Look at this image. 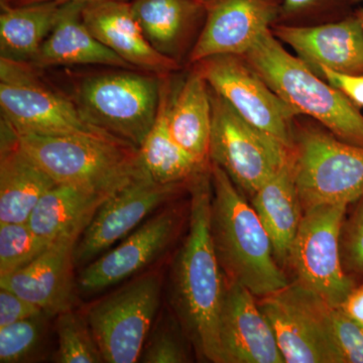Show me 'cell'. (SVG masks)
<instances>
[{"instance_id":"cell-1","label":"cell","mask_w":363,"mask_h":363,"mask_svg":"<svg viewBox=\"0 0 363 363\" xmlns=\"http://www.w3.org/2000/svg\"><path fill=\"white\" fill-rule=\"evenodd\" d=\"M190 192L189 231L172 267L169 304L198 358L221 363L218 322L226 279L210 233V167L190 181Z\"/></svg>"},{"instance_id":"cell-2","label":"cell","mask_w":363,"mask_h":363,"mask_svg":"<svg viewBox=\"0 0 363 363\" xmlns=\"http://www.w3.org/2000/svg\"><path fill=\"white\" fill-rule=\"evenodd\" d=\"M210 233L227 283L240 284L257 298L290 284L272 252L259 215L223 169L211 164Z\"/></svg>"},{"instance_id":"cell-3","label":"cell","mask_w":363,"mask_h":363,"mask_svg":"<svg viewBox=\"0 0 363 363\" xmlns=\"http://www.w3.org/2000/svg\"><path fill=\"white\" fill-rule=\"evenodd\" d=\"M241 57L298 116H311L336 138L363 147V116L355 104L286 51L271 30Z\"/></svg>"},{"instance_id":"cell-4","label":"cell","mask_w":363,"mask_h":363,"mask_svg":"<svg viewBox=\"0 0 363 363\" xmlns=\"http://www.w3.org/2000/svg\"><path fill=\"white\" fill-rule=\"evenodd\" d=\"M16 135L21 149L58 184L111 197L145 172L138 150L118 138Z\"/></svg>"},{"instance_id":"cell-5","label":"cell","mask_w":363,"mask_h":363,"mask_svg":"<svg viewBox=\"0 0 363 363\" xmlns=\"http://www.w3.org/2000/svg\"><path fill=\"white\" fill-rule=\"evenodd\" d=\"M293 166L303 211L350 205L363 195V147L343 142L326 128L295 130Z\"/></svg>"},{"instance_id":"cell-6","label":"cell","mask_w":363,"mask_h":363,"mask_svg":"<svg viewBox=\"0 0 363 363\" xmlns=\"http://www.w3.org/2000/svg\"><path fill=\"white\" fill-rule=\"evenodd\" d=\"M212 130L209 161L225 171L250 199L292 160L293 150L255 128L210 88Z\"/></svg>"},{"instance_id":"cell-7","label":"cell","mask_w":363,"mask_h":363,"mask_svg":"<svg viewBox=\"0 0 363 363\" xmlns=\"http://www.w3.org/2000/svg\"><path fill=\"white\" fill-rule=\"evenodd\" d=\"M161 83L135 72L101 74L81 83L76 104L91 123L138 149L156 121Z\"/></svg>"},{"instance_id":"cell-8","label":"cell","mask_w":363,"mask_h":363,"mask_svg":"<svg viewBox=\"0 0 363 363\" xmlns=\"http://www.w3.org/2000/svg\"><path fill=\"white\" fill-rule=\"evenodd\" d=\"M26 64L0 60L2 119L14 133L42 136L116 138L91 123L77 104L40 84Z\"/></svg>"},{"instance_id":"cell-9","label":"cell","mask_w":363,"mask_h":363,"mask_svg":"<svg viewBox=\"0 0 363 363\" xmlns=\"http://www.w3.org/2000/svg\"><path fill=\"white\" fill-rule=\"evenodd\" d=\"M161 295V276L149 272L91 306L86 318L104 362L140 360Z\"/></svg>"},{"instance_id":"cell-10","label":"cell","mask_w":363,"mask_h":363,"mask_svg":"<svg viewBox=\"0 0 363 363\" xmlns=\"http://www.w3.org/2000/svg\"><path fill=\"white\" fill-rule=\"evenodd\" d=\"M347 207L321 205L304 211L289 262L296 281L335 308L355 286L341 262L340 234Z\"/></svg>"},{"instance_id":"cell-11","label":"cell","mask_w":363,"mask_h":363,"mask_svg":"<svg viewBox=\"0 0 363 363\" xmlns=\"http://www.w3.org/2000/svg\"><path fill=\"white\" fill-rule=\"evenodd\" d=\"M285 363H340L329 332L331 306L298 281L257 300Z\"/></svg>"},{"instance_id":"cell-12","label":"cell","mask_w":363,"mask_h":363,"mask_svg":"<svg viewBox=\"0 0 363 363\" xmlns=\"http://www.w3.org/2000/svg\"><path fill=\"white\" fill-rule=\"evenodd\" d=\"M196 64L209 87L245 121L293 150L294 118L298 114L271 89L242 57L221 55Z\"/></svg>"},{"instance_id":"cell-13","label":"cell","mask_w":363,"mask_h":363,"mask_svg":"<svg viewBox=\"0 0 363 363\" xmlns=\"http://www.w3.org/2000/svg\"><path fill=\"white\" fill-rule=\"evenodd\" d=\"M184 184L161 185L145 172L105 200L74 248L76 267H85L130 235L150 214L173 200Z\"/></svg>"},{"instance_id":"cell-14","label":"cell","mask_w":363,"mask_h":363,"mask_svg":"<svg viewBox=\"0 0 363 363\" xmlns=\"http://www.w3.org/2000/svg\"><path fill=\"white\" fill-rule=\"evenodd\" d=\"M181 217L172 207L147 219L117 247L83 267L78 277L79 289L84 293L99 292L149 266L175 240Z\"/></svg>"},{"instance_id":"cell-15","label":"cell","mask_w":363,"mask_h":363,"mask_svg":"<svg viewBox=\"0 0 363 363\" xmlns=\"http://www.w3.org/2000/svg\"><path fill=\"white\" fill-rule=\"evenodd\" d=\"M255 298L240 284L226 281L218 322L221 363H285Z\"/></svg>"},{"instance_id":"cell-16","label":"cell","mask_w":363,"mask_h":363,"mask_svg":"<svg viewBox=\"0 0 363 363\" xmlns=\"http://www.w3.org/2000/svg\"><path fill=\"white\" fill-rule=\"evenodd\" d=\"M190 54L191 63L221 55L243 56L276 18L274 0H213Z\"/></svg>"},{"instance_id":"cell-17","label":"cell","mask_w":363,"mask_h":363,"mask_svg":"<svg viewBox=\"0 0 363 363\" xmlns=\"http://www.w3.org/2000/svg\"><path fill=\"white\" fill-rule=\"evenodd\" d=\"M78 240L68 238L52 243L28 266L0 277V288L38 306L50 317L72 309L75 300L74 248Z\"/></svg>"},{"instance_id":"cell-18","label":"cell","mask_w":363,"mask_h":363,"mask_svg":"<svg viewBox=\"0 0 363 363\" xmlns=\"http://www.w3.org/2000/svg\"><path fill=\"white\" fill-rule=\"evenodd\" d=\"M82 18L98 40L135 69L166 76L178 69L175 59L157 52L143 33L131 4L104 0L85 4Z\"/></svg>"},{"instance_id":"cell-19","label":"cell","mask_w":363,"mask_h":363,"mask_svg":"<svg viewBox=\"0 0 363 363\" xmlns=\"http://www.w3.org/2000/svg\"><path fill=\"white\" fill-rule=\"evenodd\" d=\"M274 35L295 50L315 73L325 67L363 74V28L357 16L317 26H278Z\"/></svg>"},{"instance_id":"cell-20","label":"cell","mask_w":363,"mask_h":363,"mask_svg":"<svg viewBox=\"0 0 363 363\" xmlns=\"http://www.w3.org/2000/svg\"><path fill=\"white\" fill-rule=\"evenodd\" d=\"M58 185L21 149L13 128L2 119L0 152V224L28 223L45 193Z\"/></svg>"},{"instance_id":"cell-21","label":"cell","mask_w":363,"mask_h":363,"mask_svg":"<svg viewBox=\"0 0 363 363\" xmlns=\"http://www.w3.org/2000/svg\"><path fill=\"white\" fill-rule=\"evenodd\" d=\"M85 4H62L58 20L32 62L38 68L70 65H104L131 69L116 52L93 35L82 18Z\"/></svg>"},{"instance_id":"cell-22","label":"cell","mask_w":363,"mask_h":363,"mask_svg":"<svg viewBox=\"0 0 363 363\" xmlns=\"http://www.w3.org/2000/svg\"><path fill=\"white\" fill-rule=\"evenodd\" d=\"M252 205L269 234L274 259L285 269L304 214L296 185L293 157L252 196Z\"/></svg>"},{"instance_id":"cell-23","label":"cell","mask_w":363,"mask_h":363,"mask_svg":"<svg viewBox=\"0 0 363 363\" xmlns=\"http://www.w3.org/2000/svg\"><path fill=\"white\" fill-rule=\"evenodd\" d=\"M108 198L75 186L58 184L43 196L28 219V226L51 243L80 238Z\"/></svg>"},{"instance_id":"cell-24","label":"cell","mask_w":363,"mask_h":363,"mask_svg":"<svg viewBox=\"0 0 363 363\" xmlns=\"http://www.w3.org/2000/svg\"><path fill=\"white\" fill-rule=\"evenodd\" d=\"M171 98L169 83L162 80L156 121L138 149L143 169L152 181L161 185L190 182L208 168L207 164L191 156L172 135L169 128Z\"/></svg>"},{"instance_id":"cell-25","label":"cell","mask_w":363,"mask_h":363,"mask_svg":"<svg viewBox=\"0 0 363 363\" xmlns=\"http://www.w3.org/2000/svg\"><path fill=\"white\" fill-rule=\"evenodd\" d=\"M169 128L177 143L202 164L209 161L212 130L210 87L196 69L186 79L169 107Z\"/></svg>"},{"instance_id":"cell-26","label":"cell","mask_w":363,"mask_h":363,"mask_svg":"<svg viewBox=\"0 0 363 363\" xmlns=\"http://www.w3.org/2000/svg\"><path fill=\"white\" fill-rule=\"evenodd\" d=\"M62 2L4 6L0 16L1 59L33 62L58 20Z\"/></svg>"},{"instance_id":"cell-27","label":"cell","mask_w":363,"mask_h":363,"mask_svg":"<svg viewBox=\"0 0 363 363\" xmlns=\"http://www.w3.org/2000/svg\"><path fill=\"white\" fill-rule=\"evenodd\" d=\"M133 14L157 52L174 59L195 11L191 0H135Z\"/></svg>"},{"instance_id":"cell-28","label":"cell","mask_w":363,"mask_h":363,"mask_svg":"<svg viewBox=\"0 0 363 363\" xmlns=\"http://www.w3.org/2000/svg\"><path fill=\"white\" fill-rule=\"evenodd\" d=\"M57 362L61 363L104 362L87 318L73 309L58 315Z\"/></svg>"},{"instance_id":"cell-29","label":"cell","mask_w":363,"mask_h":363,"mask_svg":"<svg viewBox=\"0 0 363 363\" xmlns=\"http://www.w3.org/2000/svg\"><path fill=\"white\" fill-rule=\"evenodd\" d=\"M52 245L28 223L0 224V277L28 266Z\"/></svg>"},{"instance_id":"cell-30","label":"cell","mask_w":363,"mask_h":363,"mask_svg":"<svg viewBox=\"0 0 363 363\" xmlns=\"http://www.w3.org/2000/svg\"><path fill=\"white\" fill-rule=\"evenodd\" d=\"M192 344L178 320L162 317L143 345L138 362L143 363H185L190 362Z\"/></svg>"},{"instance_id":"cell-31","label":"cell","mask_w":363,"mask_h":363,"mask_svg":"<svg viewBox=\"0 0 363 363\" xmlns=\"http://www.w3.org/2000/svg\"><path fill=\"white\" fill-rule=\"evenodd\" d=\"M43 313L0 328V362H26L42 343L47 318Z\"/></svg>"},{"instance_id":"cell-32","label":"cell","mask_w":363,"mask_h":363,"mask_svg":"<svg viewBox=\"0 0 363 363\" xmlns=\"http://www.w3.org/2000/svg\"><path fill=\"white\" fill-rule=\"evenodd\" d=\"M329 332L340 363H363V326L337 307L328 315Z\"/></svg>"},{"instance_id":"cell-33","label":"cell","mask_w":363,"mask_h":363,"mask_svg":"<svg viewBox=\"0 0 363 363\" xmlns=\"http://www.w3.org/2000/svg\"><path fill=\"white\" fill-rule=\"evenodd\" d=\"M344 218L340 234L341 262L346 274H363V195Z\"/></svg>"},{"instance_id":"cell-34","label":"cell","mask_w":363,"mask_h":363,"mask_svg":"<svg viewBox=\"0 0 363 363\" xmlns=\"http://www.w3.org/2000/svg\"><path fill=\"white\" fill-rule=\"evenodd\" d=\"M43 313L38 306L28 302L11 291L0 288V328Z\"/></svg>"},{"instance_id":"cell-35","label":"cell","mask_w":363,"mask_h":363,"mask_svg":"<svg viewBox=\"0 0 363 363\" xmlns=\"http://www.w3.org/2000/svg\"><path fill=\"white\" fill-rule=\"evenodd\" d=\"M317 74L326 79L329 84L342 92L357 106L363 107V74L342 73L325 67L320 68Z\"/></svg>"},{"instance_id":"cell-36","label":"cell","mask_w":363,"mask_h":363,"mask_svg":"<svg viewBox=\"0 0 363 363\" xmlns=\"http://www.w3.org/2000/svg\"><path fill=\"white\" fill-rule=\"evenodd\" d=\"M339 308L348 317L363 326V283L352 289Z\"/></svg>"},{"instance_id":"cell-37","label":"cell","mask_w":363,"mask_h":363,"mask_svg":"<svg viewBox=\"0 0 363 363\" xmlns=\"http://www.w3.org/2000/svg\"><path fill=\"white\" fill-rule=\"evenodd\" d=\"M317 0H284V7L289 13H295L300 9L311 6Z\"/></svg>"},{"instance_id":"cell-38","label":"cell","mask_w":363,"mask_h":363,"mask_svg":"<svg viewBox=\"0 0 363 363\" xmlns=\"http://www.w3.org/2000/svg\"><path fill=\"white\" fill-rule=\"evenodd\" d=\"M16 6H26V4H39V2L57 1V2H69L78 1L83 4H91V2L104 1V0H13Z\"/></svg>"},{"instance_id":"cell-39","label":"cell","mask_w":363,"mask_h":363,"mask_svg":"<svg viewBox=\"0 0 363 363\" xmlns=\"http://www.w3.org/2000/svg\"><path fill=\"white\" fill-rule=\"evenodd\" d=\"M357 18H358V21H360V23H362V26L363 28V9H360V11H358L357 13Z\"/></svg>"},{"instance_id":"cell-40","label":"cell","mask_w":363,"mask_h":363,"mask_svg":"<svg viewBox=\"0 0 363 363\" xmlns=\"http://www.w3.org/2000/svg\"><path fill=\"white\" fill-rule=\"evenodd\" d=\"M199 1V4H205V6H208V4H210V2L213 1V0H198Z\"/></svg>"},{"instance_id":"cell-41","label":"cell","mask_w":363,"mask_h":363,"mask_svg":"<svg viewBox=\"0 0 363 363\" xmlns=\"http://www.w3.org/2000/svg\"><path fill=\"white\" fill-rule=\"evenodd\" d=\"M353 1H362V0H353Z\"/></svg>"}]
</instances>
